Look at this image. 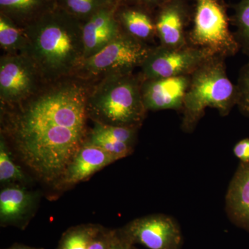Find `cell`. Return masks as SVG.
I'll use <instances>...</instances> for the list:
<instances>
[{
	"label": "cell",
	"mask_w": 249,
	"mask_h": 249,
	"mask_svg": "<svg viewBox=\"0 0 249 249\" xmlns=\"http://www.w3.org/2000/svg\"><path fill=\"white\" fill-rule=\"evenodd\" d=\"M88 98L79 85L41 95L15 117L11 135L23 162L42 179L62 178L84 145Z\"/></svg>",
	"instance_id": "cell-1"
},
{
	"label": "cell",
	"mask_w": 249,
	"mask_h": 249,
	"mask_svg": "<svg viewBox=\"0 0 249 249\" xmlns=\"http://www.w3.org/2000/svg\"><path fill=\"white\" fill-rule=\"evenodd\" d=\"M83 28L70 14L53 11L28 28V56L46 78L66 75L83 60Z\"/></svg>",
	"instance_id": "cell-2"
},
{
	"label": "cell",
	"mask_w": 249,
	"mask_h": 249,
	"mask_svg": "<svg viewBox=\"0 0 249 249\" xmlns=\"http://www.w3.org/2000/svg\"><path fill=\"white\" fill-rule=\"evenodd\" d=\"M224 57L213 55L191 75L183 102L181 128L191 132L204 115L206 108L227 116L237 104V86L228 78Z\"/></svg>",
	"instance_id": "cell-3"
},
{
	"label": "cell",
	"mask_w": 249,
	"mask_h": 249,
	"mask_svg": "<svg viewBox=\"0 0 249 249\" xmlns=\"http://www.w3.org/2000/svg\"><path fill=\"white\" fill-rule=\"evenodd\" d=\"M88 111L97 124L136 127L147 111L142 85L130 73L108 76L88 98Z\"/></svg>",
	"instance_id": "cell-4"
},
{
	"label": "cell",
	"mask_w": 249,
	"mask_h": 249,
	"mask_svg": "<svg viewBox=\"0 0 249 249\" xmlns=\"http://www.w3.org/2000/svg\"><path fill=\"white\" fill-rule=\"evenodd\" d=\"M191 17V45L224 58L238 52L240 44L229 28L224 0H193Z\"/></svg>",
	"instance_id": "cell-5"
},
{
	"label": "cell",
	"mask_w": 249,
	"mask_h": 249,
	"mask_svg": "<svg viewBox=\"0 0 249 249\" xmlns=\"http://www.w3.org/2000/svg\"><path fill=\"white\" fill-rule=\"evenodd\" d=\"M151 49L129 34H121L97 53L82 60V69L89 76L130 73L142 66Z\"/></svg>",
	"instance_id": "cell-6"
},
{
	"label": "cell",
	"mask_w": 249,
	"mask_h": 249,
	"mask_svg": "<svg viewBox=\"0 0 249 249\" xmlns=\"http://www.w3.org/2000/svg\"><path fill=\"white\" fill-rule=\"evenodd\" d=\"M192 45L170 48L160 45L151 49L142 65L144 80L191 75L201 64L213 56Z\"/></svg>",
	"instance_id": "cell-7"
},
{
	"label": "cell",
	"mask_w": 249,
	"mask_h": 249,
	"mask_svg": "<svg viewBox=\"0 0 249 249\" xmlns=\"http://www.w3.org/2000/svg\"><path fill=\"white\" fill-rule=\"evenodd\" d=\"M35 64L28 55H10L0 63V95L5 102L16 103L30 96L35 89Z\"/></svg>",
	"instance_id": "cell-8"
},
{
	"label": "cell",
	"mask_w": 249,
	"mask_h": 249,
	"mask_svg": "<svg viewBox=\"0 0 249 249\" xmlns=\"http://www.w3.org/2000/svg\"><path fill=\"white\" fill-rule=\"evenodd\" d=\"M129 238L149 249H177L181 235L178 224L165 214H152L139 218L129 224Z\"/></svg>",
	"instance_id": "cell-9"
},
{
	"label": "cell",
	"mask_w": 249,
	"mask_h": 249,
	"mask_svg": "<svg viewBox=\"0 0 249 249\" xmlns=\"http://www.w3.org/2000/svg\"><path fill=\"white\" fill-rule=\"evenodd\" d=\"M191 75L145 80L142 84L146 110L182 109Z\"/></svg>",
	"instance_id": "cell-10"
},
{
	"label": "cell",
	"mask_w": 249,
	"mask_h": 249,
	"mask_svg": "<svg viewBox=\"0 0 249 249\" xmlns=\"http://www.w3.org/2000/svg\"><path fill=\"white\" fill-rule=\"evenodd\" d=\"M191 18L187 0H172L160 8L155 27L160 45L170 48L188 45L185 29Z\"/></svg>",
	"instance_id": "cell-11"
},
{
	"label": "cell",
	"mask_w": 249,
	"mask_h": 249,
	"mask_svg": "<svg viewBox=\"0 0 249 249\" xmlns=\"http://www.w3.org/2000/svg\"><path fill=\"white\" fill-rule=\"evenodd\" d=\"M120 34L119 24L112 11H96L83 28V60L97 53Z\"/></svg>",
	"instance_id": "cell-12"
},
{
	"label": "cell",
	"mask_w": 249,
	"mask_h": 249,
	"mask_svg": "<svg viewBox=\"0 0 249 249\" xmlns=\"http://www.w3.org/2000/svg\"><path fill=\"white\" fill-rule=\"evenodd\" d=\"M116 160L110 154L101 147L87 142L78 150L69 165L62 177V183L71 185L85 181Z\"/></svg>",
	"instance_id": "cell-13"
},
{
	"label": "cell",
	"mask_w": 249,
	"mask_h": 249,
	"mask_svg": "<svg viewBox=\"0 0 249 249\" xmlns=\"http://www.w3.org/2000/svg\"><path fill=\"white\" fill-rule=\"evenodd\" d=\"M225 203L231 220L249 229V163L241 162L229 184Z\"/></svg>",
	"instance_id": "cell-14"
},
{
	"label": "cell",
	"mask_w": 249,
	"mask_h": 249,
	"mask_svg": "<svg viewBox=\"0 0 249 249\" xmlns=\"http://www.w3.org/2000/svg\"><path fill=\"white\" fill-rule=\"evenodd\" d=\"M35 202L31 192L18 186H9L0 193L1 222H16L27 215Z\"/></svg>",
	"instance_id": "cell-15"
},
{
	"label": "cell",
	"mask_w": 249,
	"mask_h": 249,
	"mask_svg": "<svg viewBox=\"0 0 249 249\" xmlns=\"http://www.w3.org/2000/svg\"><path fill=\"white\" fill-rule=\"evenodd\" d=\"M121 22L127 34L141 41L151 38L156 32L155 22L142 10H124L121 15Z\"/></svg>",
	"instance_id": "cell-16"
},
{
	"label": "cell",
	"mask_w": 249,
	"mask_h": 249,
	"mask_svg": "<svg viewBox=\"0 0 249 249\" xmlns=\"http://www.w3.org/2000/svg\"><path fill=\"white\" fill-rule=\"evenodd\" d=\"M99 233L97 228H77L64 237L60 249H88L91 242Z\"/></svg>",
	"instance_id": "cell-17"
},
{
	"label": "cell",
	"mask_w": 249,
	"mask_h": 249,
	"mask_svg": "<svg viewBox=\"0 0 249 249\" xmlns=\"http://www.w3.org/2000/svg\"><path fill=\"white\" fill-rule=\"evenodd\" d=\"M89 142L110 154L116 160L130 155L132 150V145L119 142L95 131H93Z\"/></svg>",
	"instance_id": "cell-18"
},
{
	"label": "cell",
	"mask_w": 249,
	"mask_h": 249,
	"mask_svg": "<svg viewBox=\"0 0 249 249\" xmlns=\"http://www.w3.org/2000/svg\"><path fill=\"white\" fill-rule=\"evenodd\" d=\"M232 21L237 29V41L249 53V0H241L235 6Z\"/></svg>",
	"instance_id": "cell-19"
},
{
	"label": "cell",
	"mask_w": 249,
	"mask_h": 249,
	"mask_svg": "<svg viewBox=\"0 0 249 249\" xmlns=\"http://www.w3.org/2000/svg\"><path fill=\"white\" fill-rule=\"evenodd\" d=\"M22 170L11 159L9 150L4 141L0 142V181L1 183L11 182L24 179Z\"/></svg>",
	"instance_id": "cell-20"
},
{
	"label": "cell",
	"mask_w": 249,
	"mask_h": 249,
	"mask_svg": "<svg viewBox=\"0 0 249 249\" xmlns=\"http://www.w3.org/2000/svg\"><path fill=\"white\" fill-rule=\"evenodd\" d=\"M22 34L7 18H0V44L3 48L11 50L25 45L23 43Z\"/></svg>",
	"instance_id": "cell-21"
},
{
	"label": "cell",
	"mask_w": 249,
	"mask_h": 249,
	"mask_svg": "<svg viewBox=\"0 0 249 249\" xmlns=\"http://www.w3.org/2000/svg\"><path fill=\"white\" fill-rule=\"evenodd\" d=\"M93 131L104 134L119 142L132 145L135 139V127L107 125L97 124Z\"/></svg>",
	"instance_id": "cell-22"
},
{
	"label": "cell",
	"mask_w": 249,
	"mask_h": 249,
	"mask_svg": "<svg viewBox=\"0 0 249 249\" xmlns=\"http://www.w3.org/2000/svg\"><path fill=\"white\" fill-rule=\"evenodd\" d=\"M42 0H0L1 9L14 14H28L37 9Z\"/></svg>",
	"instance_id": "cell-23"
},
{
	"label": "cell",
	"mask_w": 249,
	"mask_h": 249,
	"mask_svg": "<svg viewBox=\"0 0 249 249\" xmlns=\"http://www.w3.org/2000/svg\"><path fill=\"white\" fill-rule=\"evenodd\" d=\"M237 88L238 94L237 105L244 114L249 116V62L241 72Z\"/></svg>",
	"instance_id": "cell-24"
},
{
	"label": "cell",
	"mask_w": 249,
	"mask_h": 249,
	"mask_svg": "<svg viewBox=\"0 0 249 249\" xmlns=\"http://www.w3.org/2000/svg\"><path fill=\"white\" fill-rule=\"evenodd\" d=\"M67 8L72 14L84 16L94 14L97 0H65Z\"/></svg>",
	"instance_id": "cell-25"
},
{
	"label": "cell",
	"mask_w": 249,
	"mask_h": 249,
	"mask_svg": "<svg viewBox=\"0 0 249 249\" xmlns=\"http://www.w3.org/2000/svg\"><path fill=\"white\" fill-rule=\"evenodd\" d=\"M233 153L242 163H249V139H242L236 143Z\"/></svg>",
	"instance_id": "cell-26"
},
{
	"label": "cell",
	"mask_w": 249,
	"mask_h": 249,
	"mask_svg": "<svg viewBox=\"0 0 249 249\" xmlns=\"http://www.w3.org/2000/svg\"><path fill=\"white\" fill-rule=\"evenodd\" d=\"M110 247L111 244L108 242L107 239L98 233L90 244L88 249H109Z\"/></svg>",
	"instance_id": "cell-27"
},
{
	"label": "cell",
	"mask_w": 249,
	"mask_h": 249,
	"mask_svg": "<svg viewBox=\"0 0 249 249\" xmlns=\"http://www.w3.org/2000/svg\"><path fill=\"white\" fill-rule=\"evenodd\" d=\"M132 1L141 6H147V7H159L160 9L172 0H132Z\"/></svg>",
	"instance_id": "cell-28"
},
{
	"label": "cell",
	"mask_w": 249,
	"mask_h": 249,
	"mask_svg": "<svg viewBox=\"0 0 249 249\" xmlns=\"http://www.w3.org/2000/svg\"><path fill=\"white\" fill-rule=\"evenodd\" d=\"M9 249H36L31 248V247H24V246H16V247H12Z\"/></svg>",
	"instance_id": "cell-29"
},
{
	"label": "cell",
	"mask_w": 249,
	"mask_h": 249,
	"mask_svg": "<svg viewBox=\"0 0 249 249\" xmlns=\"http://www.w3.org/2000/svg\"><path fill=\"white\" fill-rule=\"evenodd\" d=\"M129 249L126 248V247H120V246H114V245H111L110 249Z\"/></svg>",
	"instance_id": "cell-30"
}]
</instances>
